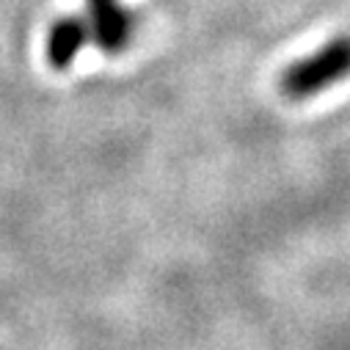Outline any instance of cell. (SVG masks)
Returning a JSON list of instances; mask_svg holds the SVG:
<instances>
[{"label":"cell","instance_id":"obj_3","mask_svg":"<svg viewBox=\"0 0 350 350\" xmlns=\"http://www.w3.org/2000/svg\"><path fill=\"white\" fill-rule=\"evenodd\" d=\"M85 42H92L89 33V23L80 17H61L53 23L50 33H47V61L53 69L64 72L75 64V58L80 55V50L85 47Z\"/></svg>","mask_w":350,"mask_h":350},{"label":"cell","instance_id":"obj_1","mask_svg":"<svg viewBox=\"0 0 350 350\" xmlns=\"http://www.w3.org/2000/svg\"><path fill=\"white\" fill-rule=\"evenodd\" d=\"M347 75H350V36H336L325 42L317 53L290 64L279 77V92L293 103H304L323 94L328 85L345 80Z\"/></svg>","mask_w":350,"mask_h":350},{"label":"cell","instance_id":"obj_2","mask_svg":"<svg viewBox=\"0 0 350 350\" xmlns=\"http://www.w3.org/2000/svg\"><path fill=\"white\" fill-rule=\"evenodd\" d=\"M85 12H89L85 23H89L92 42L105 55H119L127 50L135 31V20L119 0H85Z\"/></svg>","mask_w":350,"mask_h":350}]
</instances>
